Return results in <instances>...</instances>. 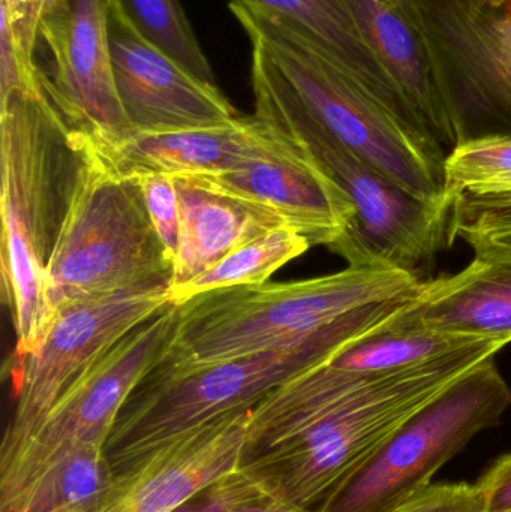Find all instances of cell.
Masks as SVG:
<instances>
[{"instance_id":"obj_1","label":"cell","mask_w":511,"mask_h":512,"mask_svg":"<svg viewBox=\"0 0 511 512\" xmlns=\"http://www.w3.org/2000/svg\"><path fill=\"white\" fill-rule=\"evenodd\" d=\"M506 345L482 340L356 391L326 367L302 373L249 412L237 471L275 498L320 512L414 412Z\"/></svg>"},{"instance_id":"obj_2","label":"cell","mask_w":511,"mask_h":512,"mask_svg":"<svg viewBox=\"0 0 511 512\" xmlns=\"http://www.w3.org/2000/svg\"><path fill=\"white\" fill-rule=\"evenodd\" d=\"M83 135L41 90L0 95V273L14 325L15 361L48 330L45 274L71 203Z\"/></svg>"},{"instance_id":"obj_3","label":"cell","mask_w":511,"mask_h":512,"mask_svg":"<svg viewBox=\"0 0 511 512\" xmlns=\"http://www.w3.org/2000/svg\"><path fill=\"white\" fill-rule=\"evenodd\" d=\"M413 297L360 307L338 321L260 354L179 376L149 373L123 406L105 445L114 471L131 468L174 439L251 409L290 379L323 366L371 336Z\"/></svg>"},{"instance_id":"obj_4","label":"cell","mask_w":511,"mask_h":512,"mask_svg":"<svg viewBox=\"0 0 511 512\" xmlns=\"http://www.w3.org/2000/svg\"><path fill=\"white\" fill-rule=\"evenodd\" d=\"M422 283L392 268L348 267L297 282L206 292L180 304L173 339L150 373L186 375L260 354L320 330L360 307L414 297Z\"/></svg>"},{"instance_id":"obj_5","label":"cell","mask_w":511,"mask_h":512,"mask_svg":"<svg viewBox=\"0 0 511 512\" xmlns=\"http://www.w3.org/2000/svg\"><path fill=\"white\" fill-rule=\"evenodd\" d=\"M251 47L275 66L312 119L396 185L428 203L455 207L444 159L435 155L362 81L299 26L276 12L231 0Z\"/></svg>"},{"instance_id":"obj_6","label":"cell","mask_w":511,"mask_h":512,"mask_svg":"<svg viewBox=\"0 0 511 512\" xmlns=\"http://www.w3.org/2000/svg\"><path fill=\"white\" fill-rule=\"evenodd\" d=\"M251 71L255 116L308 153L353 203V225L330 251L348 267L392 268L425 282L437 255L453 243L455 207L414 197L342 146L312 119L257 48H252Z\"/></svg>"},{"instance_id":"obj_7","label":"cell","mask_w":511,"mask_h":512,"mask_svg":"<svg viewBox=\"0 0 511 512\" xmlns=\"http://www.w3.org/2000/svg\"><path fill=\"white\" fill-rule=\"evenodd\" d=\"M173 267L140 180L117 173L83 135L71 203L45 274L48 327L72 304L144 283H171Z\"/></svg>"},{"instance_id":"obj_8","label":"cell","mask_w":511,"mask_h":512,"mask_svg":"<svg viewBox=\"0 0 511 512\" xmlns=\"http://www.w3.org/2000/svg\"><path fill=\"white\" fill-rule=\"evenodd\" d=\"M511 388L495 357L465 373L401 424L320 512H387L432 483L434 475L483 430L501 423Z\"/></svg>"},{"instance_id":"obj_9","label":"cell","mask_w":511,"mask_h":512,"mask_svg":"<svg viewBox=\"0 0 511 512\" xmlns=\"http://www.w3.org/2000/svg\"><path fill=\"white\" fill-rule=\"evenodd\" d=\"M177 321L179 306L168 303L78 376L33 435L0 459V501L14 498L71 454L105 451L120 411L164 357Z\"/></svg>"},{"instance_id":"obj_10","label":"cell","mask_w":511,"mask_h":512,"mask_svg":"<svg viewBox=\"0 0 511 512\" xmlns=\"http://www.w3.org/2000/svg\"><path fill=\"white\" fill-rule=\"evenodd\" d=\"M425 35L458 146L511 137V0H402Z\"/></svg>"},{"instance_id":"obj_11","label":"cell","mask_w":511,"mask_h":512,"mask_svg":"<svg viewBox=\"0 0 511 512\" xmlns=\"http://www.w3.org/2000/svg\"><path fill=\"white\" fill-rule=\"evenodd\" d=\"M168 289L170 282L144 283L56 313L39 348L12 366L15 406L0 459L14 454L33 435L93 361L171 303Z\"/></svg>"},{"instance_id":"obj_12","label":"cell","mask_w":511,"mask_h":512,"mask_svg":"<svg viewBox=\"0 0 511 512\" xmlns=\"http://www.w3.org/2000/svg\"><path fill=\"white\" fill-rule=\"evenodd\" d=\"M39 39L51 60L42 84L69 126L99 147L131 137L114 83L108 0H56L39 24Z\"/></svg>"},{"instance_id":"obj_13","label":"cell","mask_w":511,"mask_h":512,"mask_svg":"<svg viewBox=\"0 0 511 512\" xmlns=\"http://www.w3.org/2000/svg\"><path fill=\"white\" fill-rule=\"evenodd\" d=\"M108 38L117 95L134 132L215 128L242 116L218 84L201 80L141 35L116 0H108Z\"/></svg>"},{"instance_id":"obj_14","label":"cell","mask_w":511,"mask_h":512,"mask_svg":"<svg viewBox=\"0 0 511 512\" xmlns=\"http://www.w3.org/2000/svg\"><path fill=\"white\" fill-rule=\"evenodd\" d=\"M251 409L224 415L116 472L87 512H170L197 498L236 471Z\"/></svg>"},{"instance_id":"obj_15","label":"cell","mask_w":511,"mask_h":512,"mask_svg":"<svg viewBox=\"0 0 511 512\" xmlns=\"http://www.w3.org/2000/svg\"><path fill=\"white\" fill-rule=\"evenodd\" d=\"M213 188L275 213L312 246H335L356 210L344 189L293 140L272 155L221 176H197Z\"/></svg>"},{"instance_id":"obj_16","label":"cell","mask_w":511,"mask_h":512,"mask_svg":"<svg viewBox=\"0 0 511 512\" xmlns=\"http://www.w3.org/2000/svg\"><path fill=\"white\" fill-rule=\"evenodd\" d=\"M398 90L411 126L446 161L458 146L452 113L425 35L402 0H345Z\"/></svg>"},{"instance_id":"obj_17","label":"cell","mask_w":511,"mask_h":512,"mask_svg":"<svg viewBox=\"0 0 511 512\" xmlns=\"http://www.w3.org/2000/svg\"><path fill=\"white\" fill-rule=\"evenodd\" d=\"M287 135L258 116L188 131L134 132L113 147H98L111 167L126 177L221 176L278 152Z\"/></svg>"},{"instance_id":"obj_18","label":"cell","mask_w":511,"mask_h":512,"mask_svg":"<svg viewBox=\"0 0 511 512\" xmlns=\"http://www.w3.org/2000/svg\"><path fill=\"white\" fill-rule=\"evenodd\" d=\"M432 330L511 343V261L474 258L464 270L425 280L377 331Z\"/></svg>"},{"instance_id":"obj_19","label":"cell","mask_w":511,"mask_h":512,"mask_svg":"<svg viewBox=\"0 0 511 512\" xmlns=\"http://www.w3.org/2000/svg\"><path fill=\"white\" fill-rule=\"evenodd\" d=\"M180 234L170 288L185 285L246 243L285 225L275 213L231 197L197 176L174 177Z\"/></svg>"},{"instance_id":"obj_20","label":"cell","mask_w":511,"mask_h":512,"mask_svg":"<svg viewBox=\"0 0 511 512\" xmlns=\"http://www.w3.org/2000/svg\"><path fill=\"white\" fill-rule=\"evenodd\" d=\"M276 12L314 38L345 68L350 69L363 86L408 129L411 126L407 108L387 77L383 66L363 38L357 21L345 0H237ZM417 135V134H416ZM419 137V135H417Z\"/></svg>"},{"instance_id":"obj_21","label":"cell","mask_w":511,"mask_h":512,"mask_svg":"<svg viewBox=\"0 0 511 512\" xmlns=\"http://www.w3.org/2000/svg\"><path fill=\"white\" fill-rule=\"evenodd\" d=\"M116 478L104 450L71 454L44 472L14 498L0 501V512H87Z\"/></svg>"},{"instance_id":"obj_22","label":"cell","mask_w":511,"mask_h":512,"mask_svg":"<svg viewBox=\"0 0 511 512\" xmlns=\"http://www.w3.org/2000/svg\"><path fill=\"white\" fill-rule=\"evenodd\" d=\"M311 246L299 231L282 225L231 252L197 279L168 289L170 301L180 306L206 292L263 285L279 268L308 252Z\"/></svg>"},{"instance_id":"obj_23","label":"cell","mask_w":511,"mask_h":512,"mask_svg":"<svg viewBox=\"0 0 511 512\" xmlns=\"http://www.w3.org/2000/svg\"><path fill=\"white\" fill-rule=\"evenodd\" d=\"M135 29L189 72L216 84L212 66L195 36L182 0H116Z\"/></svg>"},{"instance_id":"obj_24","label":"cell","mask_w":511,"mask_h":512,"mask_svg":"<svg viewBox=\"0 0 511 512\" xmlns=\"http://www.w3.org/2000/svg\"><path fill=\"white\" fill-rule=\"evenodd\" d=\"M447 192L456 200L503 194L511 186V137L464 141L444 162Z\"/></svg>"},{"instance_id":"obj_25","label":"cell","mask_w":511,"mask_h":512,"mask_svg":"<svg viewBox=\"0 0 511 512\" xmlns=\"http://www.w3.org/2000/svg\"><path fill=\"white\" fill-rule=\"evenodd\" d=\"M453 239L461 237L477 258L511 261V212H453Z\"/></svg>"},{"instance_id":"obj_26","label":"cell","mask_w":511,"mask_h":512,"mask_svg":"<svg viewBox=\"0 0 511 512\" xmlns=\"http://www.w3.org/2000/svg\"><path fill=\"white\" fill-rule=\"evenodd\" d=\"M204 493L222 512H318L275 498L237 469L219 478Z\"/></svg>"},{"instance_id":"obj_27","label":"cell","mask_w":511,"mask_h":512,"mask_svg":"<svg viewBox=\"0 0 511 512\" xmlns=\"http://www.w3.org/2000/svg\"><path fill=\"white\" fill-rule=\"evenodd\" d=\"M135 179L140 180L153 227L165 251L174 262L180 234V203L176 180L174 177L161 174H150Z\"/></svg>"},{"instance_id":"obj_28","label":"cell","mask_w":511,"mask_h":512,"mask_svg":"<svg viewBox=\"0 0 511 512\" xmlns=\"http://www.w3.org/2000/svg\"><path fill=\"white\" fill-rule=\"evenodd\" d=\"M387 512H488L479 484L431 483Z\"/></svg>"},{"instance_id":"obj_29","label":"cell","mask_w":511,"mask_h":512,"mask_svg":"<svg viewBox=\"0 0 511 512\" xmlns=\"http://www.w3.org/2000/svg\"><path fill=\"white\" fill-rule=\"evenodd\" d=\"M56 0H0V15L21 38H39V24Z\"/></svg>"},{"instance_id":"obj_30","label":"cell","mask_w":511,"mask_h":512,"mask_svg":"<svg viewBox=\"0 0 511 512\" xmlns=\"http://www.w3.org/2000/svg\"><path fill=\"white\" fill-rule=\"evenodd\" d=\"M477 484L488 512H511V453L498 459Z\"/></svg>"},{"instance_id":"obj_31","label":"cell","mask_w":511,"mask_h":512,"mask_svg":"<svg viewBox=\"0 0 511 512\" xmlns=\"http://www.w3.org/2000/svg\"><path fill=\"white\" fill-rule=\"evenodd\" d=\"M455 210H459V212H480V210L511 212V186L503 194L488 195V197H464L458 201Z\"/></svg>"},{"instance_id":"obj_32","label":"cell","mask_w":511,"mask_h":512,"mask_svg":"<svg viewBox=\"0 0 511 512\" xmlns=\"http://www.w3.org/2000/svg\"><path fill=\"white\" fill-rule=\"evenodd\" d=\"M170 512H222L221 508L218 507L213 499H210L209 496L204 493V501L198 502V504H192L191 501L185 502V504L180 505V507L174 508L173 511Z\"/></svg>"}]
</instances>
